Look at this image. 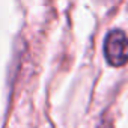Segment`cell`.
<instances>
[{"mask_svg": "<svg viewBox=\"0 0 128 128\" xmlns=\"http://www.w3.org/2000/svg\"><path fill=\"white\" fill-rule=\"evenodd\" d=\"M108 2H118V0H108Z\"/></svg>", "mask_w": 128, "mask_h": 128, "instance_id": "2", "label": "cell"}, {"mask_svg": "<svg viewBox=\"0 0 128 128\" xmlns=\"http://www.w3.org/2000/svg\"><path fill=\"white\" fill-rule=\"evenodd\" d=\"M104 57L112 66H124L128 62V38L122 30H112L106 36Z\"/></svg>", "mask_w": 128, "mask_h": 128, "instance_id": "1", "label": "cell"}]
</instances>
